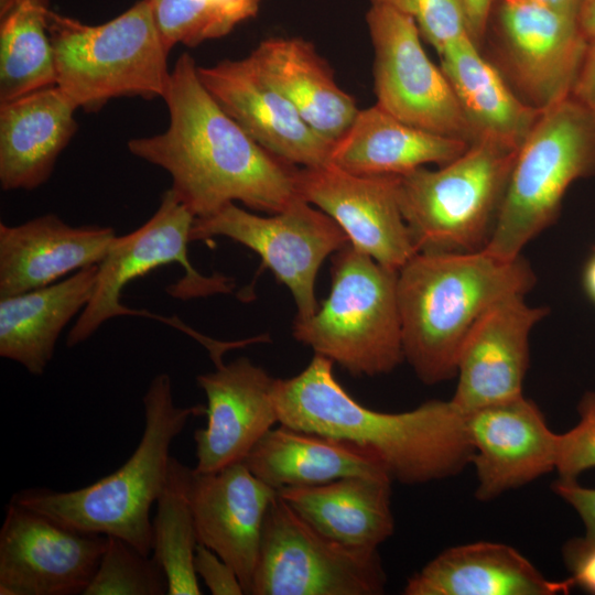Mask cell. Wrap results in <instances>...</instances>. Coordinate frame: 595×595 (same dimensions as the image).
<instances>
[{
  "mask_svg": "<svg viewBox=\"0 0 595 595\" xmlns=\"http://www.w3.org/2000/svg\"><path fill=\"white\" fill-rule=\"evenodd\" d=\"M440 56L441 68L478 137H495L520 148L543 109L521 101L469 35Z\"/></svg>",
  "mask_w": 595,
  "mask_h": 595,
  "instance_id": "29",
  "label": "cell"
},
{
  "mask_svg": "<svg viewBox=\"0 0 595 595\" xmlns=\"http://www.w3.org/2000/svg\"><path fill=\"white\" fill-rule=\"evenodd\" d=\"M582 285L587 298L595 304V248L584 264Z\"/></svg>",
  "mask_w": 595,
  "mask_h": 595,
  "instance_id": "42",
  "label": "cell"
},
{
  "mask_svg": "<svg viewBox=\"0 0 595 595\" xmlns=\"http://www.w3.org/2000/svg\"><path fill=\"white\" fill-rule=\"evenodd\" d=\"M577 22L588 42L595 40V0L581 1Z\"/></svg>",
  "mask_w": 595,
  "mask_h": 595,
  "instance_id": "41",
  "label": "cell"
},
{
  "mask_svg": "<svg viewBox=\"0 0 595 595\" xmlns=\"http://www.w3.org/2000/svg\"><path fill=\"white\" fill-rule=\"evenodd\" d=\"M194 569L212 594H245L235 570L202 543H198L195 550Z\"/></svg>",
  "mask_w": 595,
  "mask_h": 595,
  "instance_id": "36",
  "label": "cell"
},
{
  "mask_svg": "<svg viewBox=\"0 0 595 595\" xmlns=\"http://www.w3.org/2000/svg\"><path fill=\"white\" fill-rule=\"evenodd\" d=\"M572 578L548 580L512 547L474 542L444 550L403 588L405 595H554L566 593Z\"/></svg>",
  "mask_w": 595,
  "mask_h": 595,
  "instance_id": "23",
  "label": "cell"
},
{
  "mask_svg": "<svg viewBox=\"0 0 595 595\" xmlns=\"http://www.w3.org/2000/svg\"><path fill=\"white\" fill-rule=\"evenodd\" d=\"M392 479L349 476L326 484L278 490L306 522L344 545L378 550L394 531Z\"/></svg>",
  "mask_w": 595,
  "mask_h": 595,
  "instance_id": "25",
  "label": "cell"
},
{
  "mask_svg": "<svg viewBox=\"0 0 595 595\" xmlns=\"http://www.w3.org/2000/svg\"><path fill=\"white\" fill-rule=\"evenodd\" d=\"M98 264L53 284L0 299V356L40 376L66 325L94 293Z\"/></svg>",
  "mask_w": 595,
  "mask_h": 595,
  "instance_id": "27",
  "label": "cell"
},
{
  "mask_svg": "<svg viewBox=\"0 0 595 595\" xmlns=\"http://www.w3.org/2000/svg\"><path fill=\"white\" fill-rule=\"evenodd\" d=\"M327 299L293 337L353 376L383 375L404 360L398 271L346 245L332 257Z\"/></svg>",
  "mask_w": 595,
  "mask_h": 595,
  "instance_id": "8",
  "label": "cell"
},
{
  "mask_svg": "<svg viewBox=\"0 0 595 595\" xmlns=\"http://www.w3.org/2000/svg\"><path fill=\"white\" fill-rule=\"evenodd\" d=\"M197 74L218 105L271 154L302 167L331 164L335 142L304 121L250 55L197 66Z\"/></svg>",
  "mask_w": 595,
  "mask_h": 595,
  "instance_id": "16",
  "label": "cell"
},
{
  "mask_svg": "<svg viewBox=\"0 0 595 595\" xmlns=\"http://www.w3.org/2000/svg\"><path fill=\"white\" fill-rule=\"evenodd\" d=\"M386 583L378 550L329 539L275 496L266 513L250 595H379Z\"/></svg>",
  "mask_w": 595,
  "mask_h": 595,
  "instance_id": "10",
  "label": "cell"
},
{
  "mask_svg": "<svg viewBox=\"0 0 595 595\" xmlns=\"http://www.w3.org/2000/svg\"><path fill=\"white\" fill-rule=\"evenodd\" d=\"M519 148L482 136L437 170L397 175V195L418 252L483 250L493 234Z\"/></svg>",
  "mask_w": 595,
  "mask_h": 595,
  "instance_id": "6",
  "label": "cell"
},
{
  "mask_svg": "<svg viewBox=\"0 0 595 595\" xmlns=\"http://www.w3.org/2000/svg\"><path fill=\"white\" fill-rule=\"evenodd\" d=\"M180 468L181 462L172 457L167 483L155 502L152 555L165 573L169 595H199L194 569L198 540Z\"/></svg>",
  "mask_w": 595,
  "mask_h": 595,
  "instance_id": "31",
  "label": "cell"
},
{
  "mask_svg": "<svg viewBox=\"0 0 595 595\" xmlns=\"http://www.w3.org/2000/svg\"><path fill=\"white\" fill-rule=\"evenodd\" d=\"M499 25L513 76L534 107L571 96L588 46L576 18L533 0H502Z\"/></svg>",
  "mask_w": 595,
  "mask_h": 595,
  "instance_id": "17",
  "label": "cell"
},
{
  "mask_svg": "<svg viewBox=\"0 0 595 595\" xmlns=\"http://www.w3.org/2000/svg\"><path fill=\"white\" fill-rule=\"evenodd\" d=\"M163 100L166 130L129 140L128 150L170 174L171 190L195 218L237 201L275 214L300 196L298 167L263 149L218 105L188 53L175 62Z\"/></svg>",
  "mask_w": 595,
  "mask_h": 595,
  "instance_id": "1",
  "label": "cell"
},
{
  "mask_svg": "<svg viewBox=\"0 0 595 595\" xmlns=\"http://www.w3.org/2000/svg\"><path fill=\"white\" fill-rule=\"evenodd\" d=\"M194 215L171 188L162 194L155 213L139 228L116 236L106 257L99 262L94 293L68 332L66 344L75 347L86 342L107 321L123 315H145L120 302L121 291L150 271L171 263L180 264L183 277L167 292L175 299L205 298L232 291L231 279L216 273H199L187 257Z\"/></svg>",
  "mask_w": 595,
  "mask_h": 595,
  "instance_id": "9",
  "label": "cell"
},
{
  "mask_svg": "<svg viewBox=\"0 0 595 595\" xmlns=\"http://www.w3.org/2000/svg\"><path fill=\"white\" fill-rule=\"evenodd\" d=\"M571 95L595 112V40L588 42L586 54Z\"/></svg>",
  "mask_w": 595,
  "mask_h": 595,
  "instance_id": "39",
  "label": "cell"
},
{
  "mask_svg": "<svg viewBox=\"0 0 595 595\" xmlns=\"http://www.w3.org/2000/svg\"><path fill=\"white\" fill-rule=\"evenodd\" d=\"M595 176V112L572 95L542 110L520 145L497 220L483 249L501 259L551 226L572 183Z\"/></svg>",
  "mask_w": 595,
  "mask_h": 595,
  "instance_id": "7",
  "label": "cell"
},
{
  "mask_svg": "<svg viewBox=\"0 0 595 595\" xmlns=\"http://www.w3.org/2000/svg\"><path fill=\"white\" fill-rule=\"evenodd\" d=\"M477 499L487 501L555 469L559 434L523 394L465 413Z\"/></svg>",
  "mask_w": 595,
  "mask_h": 595,
  "instance_id": "18",
  "label": "cell"
},
{
  "mask_svg": "<svg viewBox=\"0 0 595 595\" xmlns=\"http://www.w3.org/2000/svg\"><path fill=\"white\" fill-rule=\"evenodd\" d=\"M494 0H464L470 37L476 44L483 39Z\"/></svg>",
  "mask_w": 595,
  "mask_h": 595,
  "instance_id": "40",
  "label": "cell"
},
{
  "mask_svg": "<svg viewBox=\"0 0 595 595\" xmlns=\"http://www.w3.org/2000/svg\"><path fill=\"white\" fill-rule=\"evenodd\" d=\"M19 1H21V0H0V12L7 10L12 4H14V3H17Z\"/></svg>",
  "mask_w": 595,
  "mask_h": 595,
  "instance_id": "44",
  "label": "cell"
},
{
  "mask_svg": "<svg viewBox=\"0 0 595 595\" xmlns=\"http://www.w3.org/2000/svg\"><path fill=\"white\" fill-rule=\"evenodd\" d=\"M563 555L574 585L595 594V543L572 539L564 545Z\"/></svg>",
  "mask_w": 595,
  "mask_h": 595,
  "instance_id": "37",
  "label": "cell"
},
{
  "mask_svg": "<svg viewBox=\"0 0 595 595\" xmlns=\"http://www.w3.org/2000/svg\"><path fill=\"white\" fill-rule=\"evenodd\" d=\"M250 56L321 136L335 142L350 127L359 111L356 100L338 86L311 42L298 36L269 37Z\"/></svg>",
  "mask_w": 595,
  "mask_h": 595,
  "instance_id": "26",
  "label": "cell"
},
{
  "mask_svg": "<svg viewBox=\"0 0 595 595\" xmlns=\"http://www.w3.org/2000/svg\"><path fill=\"white\" fill-rule=\"evenodd\" d=\"M171 51L181 43L194 47L230 33L253 18L263 0H145Z\"/></svg>",
  "mask_w": 595,
  "mask_h": 595,
  "instance_id": "32",
  "label": "cell"
},
{
  "mask_svg": "<svg viewBox=\"0 0 595 595\" xmlns=\"http://www.w3.org/2000/svg\"><path fill=\"white\" fill-rule=\"evenodd\" d=\"M84 595L167 594L165 573L152 555L125 540L107 536V545Z\"/></svg>",
  "mask_w": 595,
  "mask_h": 595,
  "instance_id": "33",
  "label": "cell"
},
{
  "mask_svg": "<svg viewBox=\"0 0 595 595\" xmlns=\"http://www.w3.org/2000/svg\"><path fill=\"white\" fill-rule=\"evenodd\" d=\"M392 6L411 15L421 35L439 55L469 35L464 0H370ZM470 36V35H469Z\"/></svg>",
  "mask_w": 595,
  "mask_h": 595,
  "instance_id": "34",
  "label": "cell"
},
{
  "mask_svg": "<svg viewBox=\"0 0 595 595\" xmlns=\"http://www.w3.org/2000/svg\"><path fill=\"white\" fill-rule=\"evenodd\" d=\"M366 22L375 54L376 105L413 127L468 143L477 140L444 72L426 55L414 19L371 2Z\"/></svg>",
  "mask_w": 595,
  "mask_h": 595,
  "instance_id": "11",
  "label": "cell"
},
{
  "mask_svg": "<svg viewBox=\"0 0 595 595\" xmlns=\"http://www.w3.org/2000/svg\"><path fill=\"white\" fill-rule=\"evenodd\" d=\"M469 144L413 127L374 105L359 109L335 141L331 164L358 175H402L430 163L446 164Z\"/></svg>",
  "mask_w": 595,
  "mask_h": 595,
  "instance_id": "24",
  "label": "cell"
},
{
  "mask_svg": "<svg viewBox=\"0 0 595 595\" xmlns=\"http://www.w3.org/2000/svg\"><path fill=\"white\" fill-rule=\"evenodd\" d=\"M106 545L107 536L71 529L11 500L0 529V594H83Z\"/></svg>",
  "mask_w": 595,
  "mask_h": 595,
  "instance_id": "13",
  "label": "cell"
},
{
  "mask_svg": "<svg viewBox=\"0 0 595 595\" xmlns=\"http://www.w3.org/2000/svg\"><path fill=\"white\" fill-rule=\"evenodd\" d=\"M553 490L578 513L585 527L583 539L595 543V488L581 486L576 480L559 479Z\"/></svg>",
  "mask_w": 595,
  "mask_h": 595,
  "instance_id": "38",
  "label": "cell"
},
{
  "mask_svg": "<svg viewBox=\"0 0 595 595\" xmlns=\"http://www.w3.org/2000/svg\"><path fill=\"white\" fill-rule=\"evenodd\" d=\"M242 462L277 491L349 476H390L376 455L353 442L282 424L270 429Z\"/></svg>",
  "mask_w": 595,
  "mask_h": 595,
  "instance_id": "28",
  "label": "cell"
},
{
  "mask_svg": "<svg viewBox=\"0 0 595 595\" xmlns=\"http://www.w3.org/2000/svg\"><path fill=\"white\" fill-rule=\"evenodd\" d=\"M296 190L380 264L399 271L418 252L398 202L397 175H358L333 164L301 167Z\"/></svg>",
  "mask_w": 595,
  "mask_h": 595,
  "instance_id": "14",
  "label": "cell"
},
{
  "mask_svg": "<svg viewBox=\"0 0 595 595\" xmlns=\"http://www.w3.org/2000/svg\"><path fill=\"white\" fill-rule=\"evenodd\" d=\"M536 281L521 256L416 252L398 271L404 360L426 385L456 377L462 345L477 320L499 300L526 295Z\"/></svg>",
  "mask_w": 595,
  "mask_h": 595,
  "instance_id": "3",
  "label": "cell"
},
{
  "mask_svg": "<svg viewBox=\"0 0 595 595\" xmlns=\"http://www.w3.org/2000/svg\"><path fill=\"white\" fill-rule=\"evenodd\" d=\"M77 109L56 85L0 102L3 191H32L50 178L77 130Z\"/></svg>",
  "mask_w": 595,
  "mask_h": 595,
  "instance_id": "22",
  "label": "cell"
},
{
  "mask_svg": "<svg viewBox=\"0 0 595 595\" xmlns=\"http://www.w3.org/2000/svg\"><path fill=\"white\" fill-rule=\"evenodd\" d=\"M226 237L258 253L278 281L291 291L299 318L313 315L318 303L315 281L324 260L349 244L343 229L301 196L272 216H260L235 203L195 218L191 240Z\"/></svg>",
  "mask_w": 595,
  "mask_h": 595,
  "instance_id": "12",
  "label": "cell"
},
{
  "mask_svg": "<svg viewBox=\"0 0 595 595\" xmlns=\"http://www.w3.org/2000/svg\"><path fill=\"white\" fill-rule=\"evenodd\" d=\"M578 414L577 424L559 434L555 469L562 480H576L583 472L595 468V391L582 397Z\"/></svg>",
  "mask_w": 595,
  "mask_h": 595,
  "instance_id": "35",
  "label": "cell"
},
{
  "mask_svg": "<svg viewBox=\"0 0 595 595\" xmlns=\"http://www.w3.org/2000/svg\"><path fill=\"white\" fill-rule=\"evenodd\" d=\"M48 9L50 0H21L0 12V102L56 85Z\"/></svg>",
  "mask_w": 595,
  "mask_h": 595,
  "instance_id": "30",
  "label": "cell"
},
{
  "mask_svg": "<svg viewBox=\"0 0 595 595\" xmlns=\"http://www.w3.org/2000/svg\"><path fill=\"white\" fill-rule=\"evenodd\" d=\"M196 377L207 399V424L194 433L196 470L216 472L242 462L279 422L272 392L277 378L247 357Z\"/></svg>",
  "mask_w": 595,
  "mask_h": 595,
  "instance_id": "20",
  "label": "cell"
},
{
  "mask_svg": "<svg viewBox=\"0 0 595 595\" xmlns=\"http://www.w3.org/2000/svg\"><path fill=\"white\" fill-rule=\"evenodd\" d=\"M548 309L524 295L493 304L473 325L457 360L453 403L464 413L522 394L529 367V337Z\"/></svg>",
  "mask_w": 595,
  "mask_h": 595,
  "instance_id": "19",
  "label": "cell"
},
{
  "mask_svg": "<svg viewBox=\"0 0 595 595\" xmlns=\"http://www.w3.org/2000/svg\"><path fill=\"white\" fill-rule=\"evenodd\" d=\"M116 232L108 226H72L46 214L20 225L0 224V299L53 284L99 264Z\"/></svg>",
  "mask_w": 595,
  "mask_h": 595,
  "instance_id": "21",
  "label": "cell"
},
{
  "mask_svg": "<svg viewBox=\"0 0 595 595\" xmlns=\"http://www.w3.org/2000/svg\"><path fill=\"white\" fill-rule=\"evenodd\" d=\"M180 470L198 543L228 563L250 595L266 513L278 491L244 462L209 473L181 463Z\"/></svg>",
  "mask_w": 595,
  "mask_h": 595,
  "instance_id": "15",
  "label": "cell"
},
{
  "mask_svg": "<svg viewBox=\"0 0 595 595\" xmlns=\"http://www.w3.org/2000/svg\"><path fill=\"white\" fill-rule=\"evenodd\" d=\"M56 86L79 108L97 111L112 98H163L170 50L145 0L97 25L46 13Z\"/></svg>",
  "mask_w": 595,
  "mask_h": 595,
  "instance_id": "5",
  "label": "cell"
},
{
  "mask_svg": "<svg viewBox=\"0 0 595 595\" xmlns=\"http://www.w3.org/2000/svg\"><path fill=\"white\" fill-rule=\"evenodd\" d=\"M570 17L577 19L582 0H533Z\"/></svg>",
  "mask_w": 595,
  "mask_h": 595,
  "instance_id": "43",
  "label": "cell"
},
{
  "mask_svg": "<svg viewBox=\"0 0 595 595\" xmlns=\"http://www.w3.org/2000/svg\"><path fill=\"white\" fill-rule=\"evenodd\" d=\"M142 402L144 428L140 442L113 473L69 491L28 488L11 500L71 529L120 538L150 555V511L169 479L170 447L190 418L206 414V407H177L172 379L165 372L151 380Z\"/></svg>",
  "mask_w": 595,
  "mask_h": 595,
  "instance_id": "4",
  "label": "cell"
},
{
  "mask_svg": "<svg viewBox=\"0 0 595 595\" xmlns=\"http://www.w3.org/2000/svg\"><path fill=\"white\" fill-rule=\"evenodd\" d=\"M333 364L315 354L296 376L275 379L272 398L280 424L353 442L404 485L455 476L472 463L465 413L451 399L399 413L375 411L347 393Z\"/></svg>",
  "mask_w": 595,
  "mask_h": 595,
  "instance_id": "2",
  "label": "cell"
}]
</instances>
